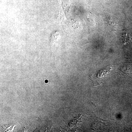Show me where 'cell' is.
Returning <instances> with one entry per match:
<instances>
[{"label":"cell","instance_id":"obj_1","mask_svg":"<svg viewBox=\"0 0 132 132\" xmlns=\"http://www.w3.org/2000/svg\"><path fill=\"white\" fill-rule=\"evenodd\" d=\"M131 38L129 34L126 31H123L122 35V40L123 44L126 45L128 44L131 41Z\"/></svg>","mask_w":132,"mask_h":132},{"label":"cell","instance_id":"obj_2","mask_svg":"<svg viewBox=\"0 0 132 132\" xmlns=\"http://www.w3.org/2000/svg\"><path fill=\"white\" fill-rule=\"evenodd\" d=\"M47 82H48L47 80H45V82H46V83H47Z\"/></svg>","mask_w":132,"mask_h":132}]
</instances>
